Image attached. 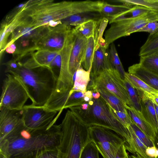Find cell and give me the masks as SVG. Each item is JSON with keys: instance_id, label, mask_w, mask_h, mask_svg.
<instances>
[{"instance_id": "1", "label": "cell", "mask_w": 158, "mask_h": 158, "mask_svg": "<svg viewBox=\"0 0 158 158\" xmlns=\"http://www.w3.org/2000/svg\"><path fill=\"white\" fill-rule=\"evenodd\" d=\"M61 137L60 124L32 129L22 121L0 139V153L7 158H36L44 151L57 148Z\"/></svg>"}, {"instance_id": "2", "label": "cell", "mask_w": 158, "mask_h": 158, "mask_svg": "<svg viewBox=\"0 0 158 158\" xmlns=\"http://www.w3.org/2000/svg\"><path fill=\"white\" fill-rule=\"evenodd\" d=\"M26 3V10L30 19L29 27L37 28L48 27L51 22L61 21L77 14L99 12L102 2L86 0L55 2L51 0H33Z\"/></svg>"}, {"instance_id": "3", "label": "cell", "mask_w": 158, "mask_h": 158, "mask_svg": "<svg viewBox=\"0 0 158 158\" xmlns=\"http://www.w3.org/2000/svg\"><path fill=\"white\" fill-rule=\"evenodd\" d=\"M15 69L5 71L13 75L25 88L32 105L44 106L53 93L57 80L49 68L39 67L29 69L24 67L21 62Z\"/></svg>"}, {"instance_id": "4", "label": "cell", "mask_w": 158, "mask_h": 158, "mask_svg": "<svg viewBox=\"0 0 158 158\" xmlns=\"http://www.w3.org/2000/svg\"><path fill=\"white\" fill-rule=\"evenodd\" d=\"M60 125L61 137L57 158H80L83 148L90 140L89 127L70 110Z\"/></svg>"}, {"instance_id": "5", "label": "cell", "mask_w": 158, "mask_h": 158, "mask_svg": "<svg viewBox=\"0 0 158 158\" xmlns=\"http://www.w3.org/2000/svg\"><path fill=\"white\" fill-rule=\"evenodd\" d=\"M85 125L102 127L111 130L126 141L130 135L128 129L118 121L112 113L110 106L101 97L93 98L88 102L87 110H82L80 106L69 108Z\"/></svg>"}, {"instance_id": "6", "label": "cell", "mask_w": 158, "mask_h": 158, "mask_svg": "<svg viewBox=\"0 0 158 158\" xmlns=\"http://www.w3.org/2000/svg\"><path fill=\"white\" fill-rule=\"evenodd\" d=\"M158 21V12L151 11L137 18L122 20L111 23L104 35L106 47L117 39L137 32L148 23Z\"/></svg>"}, {"instance_id": "7", "label": "cell", "mask_w": 158, "mask_h": 158, "mask_svg": "<svg viewBox=\"0 0 158 158\" xmlns=\"http://www.w3.org/2000/svg\"><path fill=\"white\" fill-rule=\"evenodd\" d=\"M72 29L70 26L62 23L54 27H48L33 41L32 45L26 50V54L28 55L40 49L61 51Z\"/></svg>"}, {"instance_id": "8", "label": "cell", "mask_w": 158, "mask_h": 158, "mask_svg": "<svg viewBox=\"0 0 158 158\" xmlns=\"http://www.w3.org/2000/svg\"><path fill=\"white\" fill-rule=\"evenodd\" d=\"M0 98V107L10 110H21L29 98L20 81L10 73L6 74Z\"/></svg>"}, {"instance_id": "9", "label": "cell", "mask_w": 158, "mask_h": 158, "mask_svg": "<svg viewBox=\"0 0 158 158\" xmlns=\"http://www.w3.org/2000/svg\"><path fill=\"white\" fill-rule=\"evenodd\" d=\"M89 129L90 140L103 158H115L120 147L125 143L123 138L109 129L98 126Z\"/></svg>"}, {"instance_id": "10", "label": "cell", "mask_w": 158, "mask_h": 158, "mask_svg": "<svg viewBox=\"0 0 158 158\" xmlns=\"http://www.w3.org/2000/svg\"><path fill=\"white\" fill-rule=\"evenodd\" d=\"M96 87L105 89L130 106L131 103L124 80L117 71L110 69H106L90 79L87 90Z\"/></svg>"}, {"instance_id": "11", "label": "cell", "mask_w": 158, "mask_h": 158, "mask_svg": "<svg viewBox=\"0 0 158 158\" xmlns=\"http://www.w3.org/2000/svg\"><path fill=\"white\" fill-rule=\"evenodd\" d=\"M57 112L44 106L25 105L22 109V121L24 125L29 129L46 128L55 124L54 117Z\"/></svg>"}, {"instance_id": "12", "label": "cell", "mask_w": 158, "mask_h": 158, "mask_svg": "<svg viewBox=\"0 0 158 158\" xmlns=\"http://www.w3.org/2000/svg\"><path fill=\"white\" fill-rule=\"evenodd\" d=\"M75 37V34L72 29L61 51V64L60 74L55 90L51 97L52 98H56L62 94L69 92L73 87L74 81L69 74V63Z\"/></svg>"}, {"instance_id": "13", "label": "cell", "mask_w": 158, "mask_h": 158, "mask_svg": "<svg viewBox=\"0 0 158 158\" xmlns=\"http://www.w3.org/2000/svg\"><path fill=\"white\" fill-rule=\"evenodd\" d=\"M26 3L20 5L14 12L7 15L1 23L0 35L1 54L5 50L10 35L20 27H28L30 19L27 10Z\"/></svg>"}, {"instance_id": "14", "label": "cell", "mask_w": 158, "mask_h": 158, "mask_svg": "<svg viewBox=\"0 0 158 158\" xmlns=\"http://www.w3.org/2000/svg\"><path fill=\"white\" fill-rule=\"evenodd\" d=\"M73 29L75 37L69 56V71L70 77L73 79L74 74L81 65L87 39L76 33Z\"/></svg>"}, {"instance_id": "15", "label": "cell", "mask_w": 158, "mask_h": 158, "mask_svg": "<svg viewBox=\"0 0 158 158\" xmlns=\"http://www.w3.org/2000/svg\"><path fill=\"white\" fill-rule=\"evenodd\" d=\"M22 109L10 110L0 107V139L11 131L22 121Z\"/></svg>"}, {"instance_id": "16", "label": "cell", "mask_w": 158, "mask_h": 158, "mask_svg": "<svg viewBox=\"0 0 158 158\" xmlns=\"http://www.w3.org/2000/svg\"><path fill=\"white\" fill-rule=\"evenodd\" d=\"M61 51H52L44 49L37 50L31 53V57L24 62H22V65L29 69L40 67L49 69L51 63Z\"/></svg>"}, {"instance_id": "17", "label": "cell", "mask_w": 158, "mask_h": 158, "mask_svg": "<svg viewBox=\"0 0 158 158\" xmlns=\"http://www.w3.org/2000/svg\"><path fill=\"white\" fill-rule=\"evenodd\" d=\"M47 27L42 26L37 28L34 27H20L18 28L11 34V37L8 41L6 48L17 41L20 43L23 41H27L32 43V41L37 38Z\"/></svg>"}, {"instance_id": "18", "label": "cell", "mask_w": 158, "mask_h": 158, "mask_svg": "<svg viewBox=\"0 0 158 158\" xmlns=\"http://www.w3.org/2000/svg\"><path fill=\"white\" fill-rule=\"evenodd\" d=\"M107 49L97 43L90 73V79L96 77L102 71L110 69Z\"/></svg>"}, {"instance_id": "19", "label": "cell", "mask_w": 158, "mask_h": 158, "mask_svg": "<svg viewBox=\"0 0 158 158\" xmlns=\"http://www.w3.org/2000/svg\"><path fill=\"white\" fill-rule=\"evenodd\" d=\"M126 108L131 121L154 143L156 133L142 113L127 105Z\"/></svg>"}, {"instance_id": "20", "label": "cell", "mask_w": 158, "mask_h": 158, "mask_svg": "<svg viewBox=\"0 0 158 158\" xmlns=\"http://www.w3.org/2000/svg\"><path fill=\"white\" fill-rule=\"evenodd\" d=\"M128 73L138 77L148 85L158 90V76L142 66L139 63L130 66Z\"/></svg>"}, {"instance_id": "21", "label": "cell", "mask_w": 158, "mask_h": 158, "mask_svg": "<svg viewBox=\"0 0 158 158\" xmlns=\"http://www.w3.org/2000/svg\"><path fill=\"white\" fill-rule=\"evenodd\" d=\"M127 128L130 132V135L125 144L126 149L137 158H153L148 155L146 152L147 148L137 137L131 126Z\"/></svg>"}, {"instance_id": "22", "label": "cell", "mask_w": 158, "mask_h": 158, "mask_svg": "<svg viewBox=\"0 0 158 158\" xmlns=\"http://www.w3.org/2000/svg\"><path fill=\"white\" fill-rule=\"evenodd\" d=\"M140 98H141V112L157 133L158 124L154 104L143 92Z\"/></svg>"}, {"instance_id": "23", "label": "cell", "mask_w": 158, "mask_h": 158, "mask_svg": "<svg viewBox=\"0 0 158 158\" xmlns=\"http://www.w3.org/2000/svg\"><path fill=\"white\" fill-rule=\"evenodd\" d=\"M89 90L98 91L100 94L101 97L113 109L118 111L127 112L126 108V104L105 89L96 87Z\"/></svg>"}, {"instance_id": "24", "label": "cell", "mask_w": 158, "mask_h": 158, "mask_svg": "<svg viewBox=\"0 0 158 158\" xmlns=\"http://www.w3.org/2000/svg\"><path fill=\"white\" fill-rule=\"evenodd\" d=\"M91 69L86 71L81 66L75 72L73 76V86L72 90L74 91L85 93L90 81Z\"/></svg>"}, {"instance_id": "25", "label": "cell", "mask_w": 158, "mask_h": 158, "mask_svg": "<svg viewBox=\"0 0 158 158\" xmlns=\"http://www.w3.org/2000/svg\"><path fill=\"white\" fill-rule=\"evenodd\" d=\"M134 5L127 4L113 5L103 2L99 13L109 19L117 16L131 8Z\"/></svg>"}, {"instance_id": "26", "label": "cell", "mask_w": 158, "mask_h": 158, "mask_svg": "<svg viewBox=\"0 0 158 158\" xmlns=\"http://www.w3.org/2000/svg\"><path fill=\"white\" fill-rule=\"evenodd\" d=\"M102 18V16L98 12H85L73 15L61 21L62 23L70 26L76 27L88 20H99Z\"/></svg>"}, {"instance_id": "27", "label": "cell", "mask_w": 158, "mask_h": 158, "mask_svg": "<svg viewBox=\"0 0 158 158\" xmlns=\"http://www.w3.org/2000/svg\"><path fill=\"white\" fill-rule=\"evenodd\" d=\"M100 20H90L73 29L76 33L87 39L91 36H94L97 41L98 27Z\"/></svg>"}, {"instance_id": "28", "label": "cell", "mask_w": 158, "mask_h": 158, "mask_svg": "<svg viewBox=\"0 0 158 158\" xmlns=\"http://www.w3.org/2000/svg\"><path fill=\"white\" fill-rule=\"evenodd\" d=\"M108 59L110 69L115 70L119 73L122 78L125 79V72L119 57L114 43L111 44L107 49Z\"/></svg>"}, {"instance_id": "29", "label": "cell", "mask_w": 158, "mask_h": 158, "mask_svg": "<svg viewBox=\"0 0 158 158\" xmlns=\"http://www.w3.org/2000/svg\"><path fill=\"white\" fill-rule=\"evenodd\" d=\"M151 11L149 9L140 5H134L129 10L120 15L109 19V23L118 21L133 19L139 17Z\"/></svg>"}, {"instance_id": "30", "label": "cell", "mask_w": 158, "mask_h": 158, "mask_svg": "<svg viewBox=\"0 0 158 158\" xmlns=\"http://www.w3.org/2000/svg\"><path fill=\"white\" fill-rule=\"evenodd\" d=\"M97 41L94 36L87 39L84 58L81 64L84 69L88 71L91 69L94 51Z\"/></svg>"}, {"instance_id": "31", "label": "cell", "mask_w": 158, "mask_h": 158, "mask_svg": "<svg viewBox=\"0 0 158 158\" xmlns=\"http://www.w3.org/2000/svg\"><path fill=\"white\" fill-rule=\"evenodd\" d=\"M125 77L136 89L139 96L143 92L149 94H158V90L151 87L133 75L126 72Z\"/></svg>"}, {"instance_id": "32", "label": "cell", "mask_w": 158, "mask_h": 158, "mask_svg": "<svg viewBox=\"0 0 158 158\" xmlns=\"http://www.w3.org/2000/svg\"><path fill=\"white\" fill-rule=\"evenodd\" d=\"M139 63L158 76V51L148 55L140 56Z\"/></svg>"}, {"instance_id": "33", "label": "cell", "mask_w": 158, "mask_h": 158, "mask_svg": "<svg viewBox=\"0 0 158 158\" xmlns=\"http://www.w3.org/2000/svg\"><path fill=\"white\" fill-rule=\"evenodd\" d=\"M158 51V34L149 35L140 48L139 56H144Z\"/></svg>"}, {"instance_id": "34", "label": "cell", "mask_w": 158, "mask_h": 158, "mask_svg": "<svg viewBox=\"0 0 158 158\" xmlns=\"http://www.w3.org/2000/svg\"><path fill=\"white\" fill-rule=\"evenodd\" d=\"M124 82L131 103L130 107H133L141 112V98L139 95L137 90L125 78L124 80Z\"/></svg>"}, {"instance_id": "35", "label": "cell", "mask_w": 158, "mask_h": 158, "mask_svg": "<svg viewBox=\"0 0 158 158\" xmlns=\"http://www.w3.org/2000/svg\"><path fill=\"white\" fill-rule=\"evenodd\" d=\"M116 1L123 4L141 6L151 10L158 12V0H118Z\"/></svg>"}, {"instance_id": "36", "label": "cell", "mask_w": 158, "mask_h": 158, "mask_svg": "<svg viewBox=\"0 0 158 158\" xmlns=\"http://www.w3.org/2000/svg\"><path fill=\"white\" fill-rule=\"evenodd\" d=\"M98 153L95 143L90 140L83 148L80 158H99Z\"/></svg>"}, {"instance_id": "37", "label": "cell", "mask_w": 158, "mask_h": 158, "mask_svg": "<svg viewBox=\"0 0 158 158\" xmlns=\"http://www.w3.org/2000/svg\"><path fill=\"white\" fill-rule=\"evenodd\" d=\"M130 126L137 137L146 147L155 146L154 142L132 121Z\"/></svg>"}, {"instance_id": "38", "label": "cell", "mask_w": 158, "mask_h": 158, "mask_svg": "<svg viewBox=\"0 0 158 158\" xmlns=\"http://www.w3.org/2000/svg\"><path fill=\"white\" fill-rule=\"evenodd\" d=\"M110 108L115 118L124 126L127 128L130 125L131 123V120L127 111H118L113 109L110 106Z\"/></svg>"}, {"instance_id": "39", "label": "cell", "mask_w": 158, "mask_h": 158, "mask_svg": "<svg viewBox=\"0 0 158 158\" xmlns=\"http://www.w3.org/2000/svg\"><path fill=\"white\" fill-rule=\"evenodd\" d=\"M109 19L106 17H103L100 20L98 30V39L97 44L101 45H105V40L102 37L104 31L106 28Z\"/></svg>"}, {"instance_id": "40", "label": "cell", "mask_w": 158, "mask_h": 158, "mask_svg": "<svg viewBox=\"0 0 158 158\" xmlns=\"http://www.w3.org/2000/svg\"><path fill=\"white\" fill-rule=\"evenodd\" d=\"M148 32L150 35H153L158 32V21H154L148 23L137 32Z\"/></svg>"}, {"instance_id": "41", "label": "cell", "mask_w": 158, "mask_h": 158, "mask_svg": "<svg viewBox=\"0 0 158 158\" xmlns=\"http://www.w3.org/2000/svg\"><path fill=\"white\" fill-rule=\"evenodd\" d=\"M57 148L46 150L41 153L36 158H57Z\"/></svg>"}, {"instance_id": "42", "label": "cell", "mask_w": 158, "mask_h": 158, "mask_svg": "<svg viewBox=\"0 0 158 158\" xmlns=\"http://www.w3.org/2000/svg\"><path fill=\"white\" fill-rule=\"evenodd\" d=\"M125 144L120 147L115 158H129Z\"/></svg>"}, {"instance_id": "43", "label": "cell", "mask_w": 158, "mask_h": 158, "mask_svg": "<svg viewBox=\"0 0 158 158\" xmlns=\"http://www.w3.org/2000/svg\"><path fill=\"white\" fill-rule=\"evenodd\" d=\"M146 152L150 157L153 158H157L158 155V151L155 146L147 148Z\"/></svg>"}, {"instance_id": "44", "label": "cell", "mask_w": 158, "mask_h": 158, "mask_svg": "<svg viewBox=\"0 0 158 158\" xmlns=\"http://www.w3.org/2000/svg\"><path fill=\"white\" fill-rule=\"evenodd\" d=\"M143 93L154 103L158 106V94H149L144 92Z\"/></svg>"}, {"instance_id": "45", "label": "cell", "mask_w": 158, "mask_h": 158, "mask_svg": "<svg viewBox=\"0 0 158 158\" xmlns=\"http://www.w3.org/2000/svg\"><path fill=\"white\" fill-rule=\"evenodd\" d=\"M17 47L15 43H13L7 47L5 49L6 52L10 54H14L16 50Z\"/></svg>"}, {"instance_id": "46", "label": "cell", "mask_w": 158, "mask_h": 158, "mask_svg": "<svg viewBox=\"0 0 158 158\" xmlns=\"http://www.w3.org/2000/svg\"><path fill=\"white\" fill-rule=\"evenodd\" d=\"M93 98L92 91L91 90H87L85 93L84 100L86 103H88Z\"/></svg>"}, {"instance_id": "47", "label": "cell", "mask_w": 158, "mask_h": 158, "mask_svg": "<svg viewBox=\"0 0 158 158\" xmlns=\"http://www.w3.org/2000/svg\"><path fill=\"white\" fill-rule=\"evenodd\" d=\"M93 98L97 99L100 97L99 93L97 91H92Z\"/></svg>"}, {"instance_id": "48", "label": "cell", "mask_w": 158, "mask_h": 158, "mask_svg": "<svg viewBox=\"0 0 158 158\" xmlns=\"http://www.w3.org/2000/svg\"><path fill=\"white\" fill-rule=\"evenodd\" d=\"M81 109L83 110H87L88 107V102L85 103L80 106Z\"/></svg>"}, {"instance_id": "49", "label": "cell", "mask_w": 158, "mask_h": 158, "mask_svg": "<svg viewBox=\"0 0 158 158\" xmlns=\"http://www.w3.org/2000/svg\"><path fill=\"white\" fill-rule=\"evenodd\" d=\"M154 143L158 151V132L156 134V135L154 141ZM157 158H158V155Z\"/></svg>"}, {"instance_id": "50", "label": "cell", "mask_w": 158, "mask_h": 158, "mask_svg": "<svg viewBox=\"0 0 158 158\" xmlns=\"http://www.w3.org/2000/svg\"><path fill=\"white\" fill-rule=\"evenodd\" d=\"M154 107L155 110V111L156 114V115L157 117V121L158 124V106L156 104L154 103ZM157 132H158V129L157 131Z\"/></svg>"}, {"instance_id": "51", "label": "cell", "mask_w": 158, "mask_h": 158, "mask_svg": "<svg viewBox=\"0 0 158 158\" xmlns=\"http://www.w3.org/2000/svg\"><path fill=\"white\" fill-rule=\"evenodd\" d=\"M0 158H7V157L3 154L0 153Z\"/></svg>"}, {"instance_id": "52", "label": "cell", "mask_w": 158, "mask_h": 158, "mask_svg": "<svg viewBox=\"0 0 158 158\" xmlns=\"http://www.w3.org/2000/svg\"><path fill=\"white\" fill-rule=\"evenodd\" d=\"M129 158H137L136 156L134 155H129Z\"/></svg>"}, {"instance_id": "53", "label": "cell", "mask_w": 158, "mask_h": 158, "mask_svg": "<svg viewBox=\"0 0 158 158\" xmlns=\"http://www.w3.org/2000/svg\"><path fill=\"white\" fill-rule=\"evenodd\" d=\"M156 34H158V32L157 33H156Z\"/></svg>"}]
</instances>
